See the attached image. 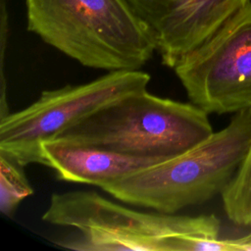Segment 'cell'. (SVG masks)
Instances as JSON below:
<instances>
[{
  "label": "cell",
  "instance_id": "cell-1",
  "mask_svg": "<svg viewBox=\"0 0 251 251\" xmlns=\"http://www.w3.org/2000/svg\"><path fill=\"white\" fill-rule=\"evenodd\" d=\"M42 220L76 228L56 244L78 251H201L221 227L215 215L141 212L81 190L52 194Z\"/></svg>",
  "mask_w": 251,
  "mask_h": 251
},
{
  "label": "cell",
  "instance_id": "cell-6",
  "mask_svg": "<svg viewBox=\"0 0 251 251\" xmlns=\"http://www.w3.org/2000/svg\"><path fill=\"white\" fill-rule=\"evenodd\" d=\"M174 70L190 102L208 114L251 110V1Z\"/></svg>",
  "mask_w": 251,
  "mask_h": 251
},
{
  "label": "cell",
  "instance_id": "cell-9",
  "mask_svg": "<svg viewBox=\"0 0 251 251\" xmlns=\"http://www.w3.org/2000/svg\"><path fill=\"white\" fill-rule=\"evenodd\" d=\"M221 196L227 218L235 225L251 226V143L235 176Z\"/></svg>",
  "mask_w": 251,
  "mask_h": 251
},
{
  "label": "cell",
  "instance_id": "cell-8",
  "mask_svg": "<svg viewBox=\"0 0 251 251\" xmlns=\"http://www.w3.org/2000/svg\"><path fill=\"white\" fill-rule=\"evenodd\" d=\"M41 152L43 165L53 169L60 179L100 188L161 162L61 139L44 142Z\"/></svg>",
  "mask_w": 251,
  "mask_h": 251
},
{
  "label": "cell",
  "instance_id": "cell-3",
  "mask_svg": "<svg viewBox=\"0 0 251 251\" xmlns=\"http://www.w3.org/2000/svg\"><path fill=\"white\" fill-rule=\"evenodd\" d=\"M250 143L251 110L239 111L226 127L190 149L101 188L124 203L176 214L222 194Z\"/></svg>",
  "mask_w": 251,
  "mask_h": 251
},
{
  "label": "cell",
  "instance_id": "cell-10",
  "mask_svg": "<svg viewBox=\"0 0 251 251\" xmlns=\"http://www.w3.org/2000/svg\"><path fill=\"white\" fill-rule=\"evenodd\" d=\"M33 193L23 166L0 153V211L11 217L20 203Z\"/></svg>",
  "mask_w": 251,
  "mask_h": 251
},
{
  "label": "cell",
  "instance_id": "cell-4",
  "mask_svg": "<svg viewBox=\"0 0 251 251\" xmlns=\"http://www.w3.org/2000/svg\"><path fill=\"white\" fill-rule=\"evenodd\" d=\"M208 115L192 102L159 97L146 89L102 107L55 139L164 161L214 132Z\"/></svg>",
  "mask_w": 251,
  "mask_h": 251
},
{
  "label": "cell",
  "instance_id": "cell-2",
  "mask_svg": "<svg viewBox=\"0 0 251 251\" xmlns=\"http://www.w3.org/2000/svg\"><path fill=\"white\" fill-rule=\"evenodd\" d=\"M27 30L80 65L140 70L155 40L127 0H25Z\"/></svg>",
  "mask_w": 251,
  "mask_h": 251
},
{
  "label": "cell",
  "instance_id": "cell-5",
  "mask_svg": "<svg viewBox=\"0 0 251 251\" xmlns=\"http://www.w3.org/2000/svg\"><path fill=\"white\" fill-rule=\"evenodd\" d=\"M151 76L140 70L108 72L81 84L44 90L27 107L0 119V153L25 167L43 165L41 145L102 107L147 89Z\"/></svg>",
  "mask_w": 251,
  "mask_h": 251
},
{
  "label": "cell",
  "instance_id": "cell-7",
  "mask_svg": "<svg viewBox=\"0 0 251 251\" xmlns=\"http://www.w3.org/2000/svg\"><path fill=\"white\" fill-rule=\"evenodd\" d=\"M174 69L250 0H127Z\"/></svg>",
  "mask_w": 251,
  "mask_h": 251
}]
</instances>
